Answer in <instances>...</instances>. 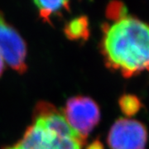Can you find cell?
<instances>
[{"label":"cell","mask_w":149,"mask_h":149,"mask_svg":"<svg viewBox=\"0 0 149 149\" xmlns=\"http://www.w3.org/2000/svg\"><path fill=\"white\" fill-rule=\"evenodd\" d=\"M39 17L46 23L52 22V17L61 16L63 12H70V0H32Z\"/></svg>","instance_id":"cell-6"},{"label":"cell","mask_w":149,"mask_h":149,"mask_svg":"<svg viewBox=\"0 0 149 149\" xmlns=\"http://www.w3.org/2000/svg\"><path fill=\"white\" fill-rule=\"evenodd\" d=\"M100 51L106 65L124 77L149 70V23L125 13L102 25Z\"/></svg>","instance_id":"cell-1"},{"label":"cell","mask_w":149,"mask_h":149,"mask_svg":"<svg viewBox=\"0 0 149 149\" xmlns=\"http://www.w3.org/2000/svg\"><path fill=\"white\" fill-rule=\"evenodd\" d=\"M27 44L0 10V54L7 64L19 74L27 70Z\"/></svg>","instance_id":"cell-4"},{"label":"cell","mask_w":149,"mask_h":149,"mask_svg":"<svg viewBox=\"0 0 149 149\" xmlns=\"http://www.w3.org/2000/svg\"><path fill=\"white\" fill-rule=\"evenodd\" d=\"M62 113L71 128L85 142L100 120L99 105L88 96L77 95L70 98Z\"/></svg>","instance_id":"cell-3"},{"label":"cell","mask_w":149,"mask_h":149,"mask_svg":"<svg viewBox=\"0 0 149 149\" xmlns=\"http://www.w3.org/2000/svg\"><path fill=\"white\" fill-rule=\"evenodd\" d=\"M86 149H104V148L100 140L95 139L86 147Z\"/></svg>","instance_id":"cell-10"},{"label":"cell","mask_w":149,"mask_h":149,"mask_svg":"<svg viewBox=\"0 0 149 149\" xmlns=\"http://www.w3.org/2000/svg\"><path fill=\"white\" fill-rule=\"evenodd\" d=\"M63 32L65 37L70 41H87L91 34L90 21L88 17L81 15L70 19L65 23Z\"/></svg>","instance_id":"cell-7"},{"label":"cell","mask_w":149,"mask_h":149,"mask_svg":"<svg viewBox=\"0 0 149 149\" xmlns=\"http://www.w3.org/2000/svg\"><path fill=\"white\" fill-rule=\"evenodd\" d=\"M125 4L118 0H113L108 3L105 10V16L109 21H113L128 13Z\"/></svg>","instance_id":"cell-9"},{"label":"cell","mask_w":149,"mask_h":149,"mask_svg":"<svg viewBox=\"0 0 149 149\" xmlns=\"http://www.w3.org/2000/svg\"><path fill=\"white\" fill-rule=\"evenodd\" d=\"M85 143L61 112L52 104L42 100L34 107L32 124L22 138L2 149H82Z\"/></svg>","instance_id":"cell-2"},{"label":"cell","mask_w":149,"mask_h":149,"mask_svg":"<svg viewBox=\"0 0 149 149\" xmlns=\"http://www.w3.org/2000/svg\"><path fill=\"white\" fill-rule=\"evenodd\" d=\"M120 109L127 116H132L140 109L141 104L139 100L133 95H123L118 100Z\"/></svg>","instance_id":"cell-8"},{"label":"cell","mask_w":149,"mask_h":149,"mask_svg":"<svg viewBox=\"0 0 149 149\" xmlns=\"http://www.w3.org/2000/svg\"><path fill=\"white\" fill-rule=\"evenodd\" d=\"M110 149H145L148 131L142 123L131 118H119L108 134Z\"/></svg>","instance_id":"cell-5"},{"label":"cell","mask_w":149,"mask_h":149,"mask_svg":"<svg viewBox=\"0 0 149 149\" xmlns=\"http://www.w3.org/2000/svg\"><path fill=\"white\" fill-rule=\"evenodd\" d=\"M3 70H4V62H3V59L0 54V77L3 72Z\"/></svg>","instance_id":"cell-11"}]
</instances>
